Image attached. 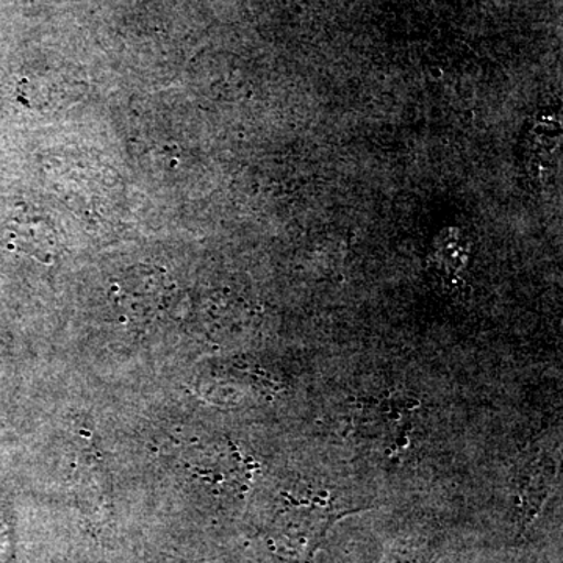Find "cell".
I'll return each mask as SVG.
<instances>
[{"instance_id": "cell-1", "label": "cell", "mask_w": 563, "mask_h": 563, "mask_svg": "<svg viewBox=\"0 0 563 563\" xmlns=\"http://www.w3.org/2000/svg\"><path fill=\"white\" fill-rule=\"evenodd\" d=\"M361 509H346L328 493L287 498L277 520L280 548L299 563H309L320 550L332 526Z\"/></svg>"}, {"instance_id": "cell-2", "label": "cell", "mask_w": 563, "mask_h": 563, "mask_svg": "<svg viewBox=\"0 0 563 563\" xmlns=\"http://www.w3.org/2000/svg\"><path fill=\"white\" fill-rule=\"evenodd\" d=\"M559 463L547 454L529 459L517 477L518 512L523 528L540 514L558 479Z\"/></svg>"}, {"instance_id": "cell-3", "label": "cell", "mask_w": 563, "mask_h": 563, "mask_svg": "<svg viewBox=\"0 0 563 563\" xmlns=\"http://www.w3.org/2000/svg\"><path fill=\"white\" fill-rule=\"evenodd\" d=\"M9 217L2 220V232L10 235L16 242V247H27L25 251L51 250L55 246L54 231L49 222L41 214H36L31 207H13L3 210Z\"/></svg>"}]
</instances>
